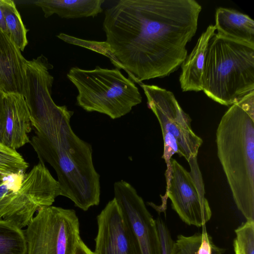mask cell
<instances>
[{
  "mask_svg": "<svg viewBox=\"0 0 254 254\" xmlns=\"http://www.w3.org/2000/svg\"><path fill=\"white\" fill-rule=\"evenodd\" d=\"M201 6L195 0H121L107 9L106 41L130 80L169 75L187 57Z\"/></svg>",
  "mask_w": 254,
  "mask_h": 254,
  "instance_id": "cell-1",
  "label": "cell"
},
{
  "mask_svg": "<svg viewBox=\"0 0 254 254\" xmlns=\"http://www.w3.org/2000/svg\"><path fill=\"white\" fill-rule=\"evenodd\" d=\"M52 87L38 84L28 88L24 97L34 130L30 143L39 160L55 170L61 195L86 211L100 202V175L93 161L91 145L78 137L70 126L74 112L53 101Z\"/></svg>",
  "mask_w": 254,
  "mask_h": 254,
  "instance_id": "cell-2",
  "label": "cell"
},
{
  "mask_svg": "<svg viewBox=\"0 0 254 254\" xmlns=\"http://www.w3.org/2000/svg\"><path fill=\"white\" fill-rule=\"evenodd\" d=\"M216 142L237 207L246 220H254V92L223 115Z\"/></svg>",
  "mask_w": 254,
  "mask_h": 254,
  "instance_id": "cell-3",
  "label": "cell"
},
{
  "mask_svg": "<svg viewBox=\"0 0 254 254\" xmlns=\"http://www.w3.org/2000/svg\"><path fill=\"white\" fill-rule=\"evenodd\" d=\"M202 91L227 106L254 92V46L215 33L208 46Z\"/></svg>",
  "mask_w": 254,
  "mask_h": 254,
  "instance_id": "cell-4",
  "label": "cell"
},
{
  "mask_svg": "<svg viewBox=\"0 0 254 254\" xmlns=\"http://www.w3.org/2000/svg\"><path fill=\"white\" fill-rule=\"evenodd\" d=\"M66 76L77 90V105L86 112H96L116 119L142 102L134 82L117 68L97 66L87 70L72 67Z\"/></svg>",
  "mask_w": 254,
  "mask_h": 254,
  "instance_id": "cell-5",
  "label": "cell"
},
{
  "mask_svg": "<svg viewBox=\"0 0 254 254\" xmlns=\"http://www.w3.org/2000/svg\"><path fill=\"white\" fill-rule=\"evenodd\" d=\"M37 212L24 230L26 254H74L81 239L75 211L51 205Z\"/></svg>",
  "mask_w": 254,
  "mask_h": 254,
  "instance_id": "cell-6",
  "label": "cell"
},
{
  "mask_svg": "<svg viewBox=\"0 0 254 254\" xmlns=\"http://www.w3.org/2000/svg\"><path fill=\"white\" fill-rule=\"evenodd\" d=\"M171 170L169 185L162 197L166 206L169 198L173 209L186 224L202 227L210 220L212 211L205 197L204 185L197 158L188 163L189 172L176 160L171 159Z\"/></svg>",
  "mask_w": 254,
  "mask_h": 254,
  "instance_id": "cell-7",
  "label": "cell"
},
{
  "mask_svg": "<svg viewBox=\"0 0 254 254\" xmlns=\"http://www.w3.org/2000/svg\"><path fill=\"white\" fill-rule=\"evenodd\" d=\"M140 86L147 98L148 107L160 124L163 140H175L179 155L189 162L197 158L202 139L192 130L191 120L181 107L174 94L154 85L142 83Z\"/></svg>",
  "mask_w": 254,
  "mask_h": 254,
  "instance_id": "cell-8",
  "label": "cell"
},
{
  "mask_svg": "<svg viewBox=\"0 0 254 254\" xmlns=\"http://www.w3.org/2000/svg\"><path fill=\"white\" fill-rule=\"evenodd\" d=\"M60 195L61 189L58 181L45 163L39 160L15 191L2 220L22 229L28 226L36 211L52 205Z\"/></svg>",
  "mask_w": 254,
  "mask_h": 254,
  "instance_id": "cell-9",
  "label": "cell"
},
{
  "mask_svg": "<svg viewBox=\"0 0 254 254\" xmlns=\"http://www.w3.org/2000/svg\"><path fill=\"white\" fill-rule=\"evenodd\" d=\"M114 198L139 254H162L156 220L134 188L123 180L114 184Z\"/></svg>",
  "mask_w": 254,
  "mask_h": 254,
  "instance_id": "cell-10",
  "label": "cell"
},
{
  "mask_svg": "<svg viewBox=\"0 0 254 254\" xmlns=\"http://www.w3.org/2000/svg\"><path fill=\"white\" fill-rule=\"evenodd\" d=\"M97 221L94 254H139L114 198L98 215Z\"/></svg>",
  "mask_w": 254,
  "mask_h": 254,
  "instance_id": "cell-11",
  "label": "cell"
},
{
  "mask_svg": "<svg viewBox=\"0 0 254 254\" xmlns=\"http://www.w3.org/2000/svg\"><path fill=\"white\" fill-rule=\"evenodd\" d=\"M32 126L30 112L22 94H4L1 143L16 150L30 143Z\"/></svg>",
  "mask_w": 254,
  "mask_h": 254,
  "instance_id": "cell-12",
  "label": "cell"
},
{
  "mask_svg": "<svg viewBox=\"0 0 254 254\" xmlns=\"http://www.w3.org/2000/svg\"><path fill=\"white\" fill-rule=\"evenodd\" d=\"M27 60L0 28V90L4 94L23 95Z\"/></svg>",
  "mask_w": 254,
  "mask_h": 254,
  "instance_id": "cell-13",
  "label": "cell"
},
{
  "mask_svg": "<svg viewBox=\"0 0 254 254\" xmlns=\"http://www.w3.org/2000/svg\"><path fill=\"white\" fill-rule=\"evenodd\" d=\"M215 31L214 25H209L201 34L191 52L182 64L179 81L183 92L202 90L203 76L208 46Z\"/></svg>",
  "mask_w": 254,
  "mask_h": 254,
  "instance_id": "cell-14",
  "label": "cell"
},
{
  "mask_svg": "<svg viewBox=\"0 0 254 254\" xmlns=\"http://www.w3.org/2000/svg\"><path fill=\"white\" fill-rule=\"evenodd\" d=\"M214 26L218 35L254 46V21L249 15L220 7L216 10Z\"/></svg>",
  "mask_w": 254,
  "mask_h": 254,
  "instance_id": "cell-15",
  "label": "cell"
},
{
  "mask_svg": "<svg viewBox=\"0 0 254 254\" xmlns=\"http://www.w3.org/2000/svg\"><path fill=\"white\" fill-rule=\"evenodd\" d=\"M104 0H39L35 4L40 7L48 18L54 14L66 19L94 17L103 11Z\"/></svg>",
  "mask_w": 254,
  "mask_h": 254,
  "instance_id": "cell-16",
  "label": "cell"
},
{
  "mask_svg": "<svg viewBox=\"0 0 254 254\" xmlns=\"http://www.w3.org/2000/svg\"><path fill=\"white\" fill-rule=\"evenodd\" d=\"M0 6L10 38L20 51H23L28 44V30L25 28L15 3L11 0H0Z\"/></svg>",
  "mask_w": 254,
  "mask_h": 254,
  "instance_id": "cell-17",
  "label": "cell"
},
{
  "mask_svg": "<svg viewBox=\"0 0 254 254\" xmlns=\"http://www.w3.org/2000/svg\"><path fill=\"white\" fill-rule=\"evenodd\" d=\"M24 230L13 224L0 220V254H26Z\"/></svg>",
  "mask_w": 254,
  "mask_h": 254,
  "instance_id": "cell-18",
  "label": "cell"
},
{
  "mask_svg": "<svg viewBox=\"0 0 254 254\" xmlns=\"http://www.w3.org/2000/svg\"><path fill=\"white\" fill-rule=\"evenodd\" d=\"M28 167V164L16 150L0 143V174L5 176L17 175Z\"/></svg>",
  "mask_w": 254,
  "mask_h": 254,
  "instance_id": "cell-19",
  "label": "cell"
},
{
  "mask_svg": "<svg viewBox=\"0 0 254 254\" xmlns=\"http://www.w3.org/2000/svg\"><path fill=\"white\" fill-rule=\"evenodd\" d=\"M57 37L67 43L89 49L107 57L117 68L120 69L119 64L112 53L110 46L106 41L99 42L84 40L63 33H60Z\"/></svg>",
  "mask_w": 254,
  "mask_h": 254,
  "instance_id": "cell-20",
  "label": "cell"
},
{
  "mask_svg": "<svg viewBox=\"0 0 254 254\" xmlns=\"http://www.w3.org/2000/svg\"><path fill=\"white\" fill-rule=\"evenodd\" d=\"M235 233V240L243 254H254V220H246Z\"/></svg>",
  "mask_w": 254,
  "mask_h": 254,
  "instance_id": "cell-21",
  "label": "cell"
},
{
  "mask_svg": "<svg viewBox=\"0 0 254 254\" xmlns=\"http://www.w3.org/2000/svg\"><path fill=\"white\" fill-rule=\"evenodd\" d=\"M201 238V233L199 232L189 236L178 235L174 241V254H198Z\"/></svg>",
  "mask_w": 254,
  "mask_h": 254,
  "instance_id": "cell-22",
  "label": "cell"
},
{
  "mask_svg": "<svg viewBox=\"0 0 254 254\" xmlns=\"http://www.w3.org/2000/svg\"><path fill=\"white\" fill-rule=\"evenodd\" d=\"M161 245L162 254H174V241L163 220L160 217L156 219Z\"/></svg>",
  "mask_w": 254,
  "mask_h": 254,
  "instance_id": "cell-23",
  "label": "cell"
},
{
  "mask_svg": "<svg viewBox=\"0 0 254 254\" xmlns=\"http://www.w3.org/2000/svg\"><path fill=\"white\" fill-rule=\"evenodd\" d=\"M201 241L198 249V254H223L226 249L215 245L212 237L207 232L205 225L202 227Z\"/></svg>",
  "mask_w": 254,
  "mask_h": 254,
  "instance_id": "cell-24",
  "label": "cell"
},
{
  "mask_svg": "<svg viewBox=\"0 0 254 254\" xmlns=\"http://www.w3.org/2000/svg\"><path fill=\"white\" fill-rule=\"evenodd\" d=\"M16 190L7 180H4L0 184V220L3 214Z\"/></svg>",
  "mask_w": 254,
  "mask_h": 254,
  "instance_id": "cell-25",
  "label": "cell"
},
{
  "mask_svg": "<svg viewBox=\"0 0 254 254\" xmlns=\"http://www.w3.org/2000/svg\"><path fill=\"white\" fill-rule=\"evenodd\" d=\"M74 254H94V253L87 246L81 238Z\"/></svg>",
  "mask_w": 254,
  "mask_h": 254,
  "instance_id": "cell-26",
  "label": "cell"
},
{
  "mask_svg": "<svg viewBox=\"0 0 254 254\" xmlns=\"http://www.w3.org/2000/svg\"><path fill=\"white\" fill-rule=\"evenodd\" d=\"M4 93L0 90V143L2 142L3 127V98Z\"/></svg>",
  "mask_w": 254,
  "mask_h": 254,
  "instance_id": "cell-27",
  "label": "cell"
},
{
  "mask_svg": "<svg viewBox=\"0 0 254 254\" xmlns=\"http://www.w3.org/2000/svg\"><path fill=\"white\" fill-rule=\"evenodd\" d=\"M0 28L7 35L9 36V34L7 31V27L6 25L4 17L3 14L0 6Z\"/></svg>",
  "mask_w": 254,
  "mask_h": 254,
  "instance_id": "cell-28",
  "label": "cell"
},
{
  "mask_svg": "<svg viewBox=\"0 0 254 254\" xmlns=\"http://www.w3.org/2000/svg\"><path fill=\"white\" fill-rule=\"evenodd\" d=\"M233 246H234L235 254H243V252L239 248L235 240H234V241L233 243Z\"/></svg>",
  "mask_w": 254,
  "mask_h": 254,
  "instance_id": "cell-29",
  "label": "cell"
},
{
  "mask_svg": "<svg viewBox=\"0 0 254 254\" xmlns=\"http://www.w3.org/2000/svg\"><path fill=\"white\" fill-rule=\"evenodd\" d=\"M4 181L3 175L0 174V184H1Z\"/></svg>",
  "mask_w": 254,
  "mask_h": 254,
  "instance_id": "cell-30",
  "label": "cell"
}]
</instances>
